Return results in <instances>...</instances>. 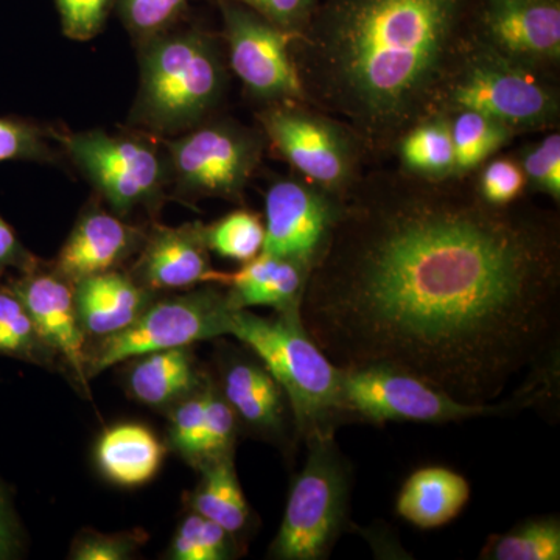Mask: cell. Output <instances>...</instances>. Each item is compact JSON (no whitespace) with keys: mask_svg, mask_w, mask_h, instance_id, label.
<instances>
[{"mask_svg":"<svg viewBox=\"0 0 560 560\" xmlns=\"http://www.w3.org/2000/svg\"><path fill=\"white\" fill-rule=\"evenodd\" d=\"M237 425V416L224 399L219 386L208 383L205 431H202L200 460H198L197 467L206 460L234 453Z\"/></svg>","mask_w":560,"mask_h":560,"instance_id":"obj_33","label":"cell"},{"mask_svg":"<svg viewBox=\"0 0 560 560\" xmlns=\"http://www.w3.org/2000/svg\"><path fill=\"white\" fill-rule=\"evenodd\" d=\"M143 241L145 235L116 213L88 209L70 232L54 270L73 285L90 276L116 270L138 253Z\"/></svg>","mask_w":560,"mask_h":560,"instance_id":"obj_17","label":"cell"},{"mask_svg":"<svg viewBox=\"0 0 560 560\" xmlns=\"http://www.w3.org/2000/svg\"><path fill=\"white\" fill-rule=\"evenodd\" d=\"M232 455L234 453L198 466L201 481L191 495L190 506L191 511L217 523L235 537L248 526L250 511Z\"/></svg>","mask_w":560,"mask_h":560,"instance_id":"obj_25","label":"cell"},{"mask_svg":"<svg viewBox=\"0 0 560 560\" xmlns=\"http://www.w3.org/2000/svg\"><path fill=\"white\" fill-rule=\"evenodd\" d=\"M21 550V528L9 492L0 481V560L16 558Z\"/></svg>","mask_w":560,"mask_h":560,"instance_id":"obj_40","label":"cell"},{"mask_svg":"<svg viewBox=\"0 0 560 560\" xmlns=\"http://www.w3.org/2000/svg\"><path fill=\"white\" fill-rule=\"evenodd\" d=\"M253 10L276 27L298 36L311 21L318 0H230Z\"/></svg>","mask_w":560,"mask_h":560,"instance_id":"obj_38","label":"cell"},{"mask_svg":"<svg viewBox=\"0 0 560 560\" xmlns=\"http://www.w3.org/2000/svg\"><path fill=\"white\" fill-rule=\"evenodd\" d=\"M261 132L302 178L345 198L363 175L355 132L308 103H272L257 113Z\"/></svg>","mask_w":560,"mask_h":560,"instance_id":"obj_9","label":"cell"},{"mask_svg":"<svg viewBox=\"0 0 560 560\" xmlns=\"http://www.w3.org/2000/svg\"><path fill=\"white\" fill-rule=\"evenodd\" d=\"M469 500L466 477L445 466H425L401 485L396 512L416 528L436 529L455 521Z\"/></svg>","mask_w":560,"mask_h":560,"instance_id":"obj_21","label":"cell"},{"mask_svg":"<svg viewBox=\"0 0 560 560\" xmlns=\"http://www.w3.org/2000/svg\"><path fill=\"white\" fill-rule=\"evenodd\" d=\"M559 375H530L506 400L467 404L415 375L383 366L341 370V411L345 423H451L515 415L555 399Z\"/></svg>","mask_w":560,"mask_h":560,"instance_id":"obj_5","label":"cell"},{"mask_svg":"<svg viewBox=\"0 0 560 560\" xmlns=\"http://www.w3.org/2000/svg\"><path fill=\"white\" fill-rule=\"evenodd\" d=\"M264 149L261 131L232 120H206L167 143L171 183L183 197L242 200Z\"/></svg>","mask_w":560,"mask_h":560,"instance_id":"obj_11","label":"cell"},{"mask_svg":"<svg viewBox=\"0 0 560 560\" xmlns=\"http://www.w3.org/2000/svg\"><path fill=\"white\" fill-rule=\"evenodd\" d=\"M478 178L471 180L482 201L495 208H506L521 200L526 189L525 176L515 158H490L478 168Z\"/></svg>","mask_w":560,"mask_h":560,"instance_id":"obj_34","label":"cell"},{"mask_svg":"<svg viewBox=\"0 0 560 560\" xmlns=\"http://www.w3.org/2000/svg\"><path fill=\"white\" fill-rule=\"evenodd\" d=\"M307 458L291 481L282 523L268 556L278 560L329 559L349 523L353 469L335 434L305 441Z\"/></svg>","mask_w":560,"mask_h":560,"instance_id":"obj_7","label":"cell"},{"mask_svg":"<svg viewBox=\"0 0 560 560\" xmlns=\"http://www.w3.org/2000/svg\"><path fill=\"white\" fill-rule=\"evenodd\" d=\"M0 355L36 364L49 363L54 355L40 340L27 308L9 283L0 285Z\"/></svg>","mask_w":560,"mask_h":560,"instance_id":"obj_28","label":"cell"},{"mask_svg":"<svg viewBox=\"0 0 560 560\" xmlns=\"http://www.w3.org/2000/svg\"><path fill=\"white\" fill-rule=\"evenodd\" d=\"M201 560H226L234 558V536L217 523L202 517L200 526Z\"/></svg>","mask_w":560,"mask_h":560,"instance_id":"obj_41","label":"cell"},{"mask_svg":"<svg viewBox=\"0 0 560 560\" xmlns=\"http://www.w3.org/2000/svg\"><path fill=\"white\" fill-rule=\"evenodd\" d=\"M311 270L298 261L260 253L241 270L228 272L224 289L235 311L270 307L275 312L301 307Z\"/></svg>","mask_w":560,"mask_h":560,"instance_id":"obj_20","label":"cell"},{"mask_svg":"<svg viewBox=\"0 0 560 560\" xmlns=\"http://www.w3.org/2000/svg\"><path fill=\"white\" fill-rule=\"evenodd\" d=\"M147 540L143 530L103 534L97 530H83L70 550V559L75 560H125L130 559L140 545Z\"/></svg>","mask_w":560,"mask_h":560,"instance_id":"obj_35","label":"cell"},{"mask_svg":"<svg viewBox=\"0 0 560 560\" xmlns=\"http://www.w3.org/2000/svg\"><path fill=\"white\" fill-rule=\"evenodd\" d=\"M201 385L190 348L140 355L128 377L131 396L153 408L175 405Z\"/></svg>","mask_w":560,"mask_h":560,"instance_id":"obj_23","label":"cell"},{"mask_svg":"<svg viewBox=\"0 0 560 560\" xmlns=\"http://www.w3.org/2000/svg\"><path fill=\"white\" fill-rule=\"evenodd\" d=\"M448 117L455 149V178L458 179L469 178L515 138L510 128L477 110H456Z\"/></svg>","mask_w":560,"mask_h":560,"instance_id":"obj_26","label":"cell"},{"mask_svg":"<svg viewBox=\"0 0 560 560\" xmlns=\"http://www.w3.org/2000/svg\"><path fill=\"white\" fill-rule=\"evenodd\" d=\"M482 560H559V515L526 518L511 530L493 534L480 551Z\"/></svg>","mask_w":560,"mask_h":560,"instance_id":"obj_27","label":"cell"},{"mask_svg":"<svg viewBox=\"0 0 560 560\" xmlns=\"http://www.w3.org/2000/svg\"><path fill=\"white\" fill-rule=\"evenodd\" d=\"M228 60L250 97L272 103H307L291 43L296 36L230 0H220Z\"/></svg>","mask_w":560,"mask_h":560,"instance_id":"obj_12","label":"cell"},{"mask_svg":"<svg viewBox=\"0 0 560 560\" xmlns=\"http://www.w3.org/2000/svg\"><path fill=\"white\" fill-rule=\"evenodd\" d=\"M477 110L515 132L555 130L560 119L559 88L552 77L482 46L469 33L442 84L434 113Z\"/></svg>","mask_w":560,"mask_h":560,"instance_id":"obj_6","label":"cell"},{"mask_svg":"<svg viewBox=\"0 0 560 560\" xmlns=\"http://www.w3.org/2000/svg\"><path fill=\"white\" fill-rule=\"evenodd\" d=\"M399 168L415 178L447 180L455 178V149L451 132V117L433 113L416 121L397 140Z\"/></svg>","mask_w":560,"mask_h":560,"instance_id":"obj_24","label":"cell"},{"mask_svg":"<svg viewBox=\"0 0 560 560\" xmlns=\"http://www.w3.org/2000/svg\"><path fill=\"white\" fill-rule=\"evenodd\" d=\"M228 86L220 44L201 31H168L140 44L139 94L132 120L161 135L209 120Z\"/></svg>","mask_w":560,"mask_h":560,"instance_id":"obj_4","label":"cell"},{"mask_svg":"<svg viewBox=\"0 0 560 560\" xmlns=\"http://www.w3.org/2000/svg\"><path fill=\"white\" fill-rule=\"evenodd\" d=\"M206 400H208V383L176 401L171 416L168 438H171L172 447L194 466H197L200 460Z\"/></svg>","mask_w":560,"mask_h":560,"instance_id":"obj_32","label":"cell"},{"mask_svg":"<svg viewBox=\"0 0 560 560\" xmlns=\"http://www.w3.org/2000/svg\"><path fill=\"white\" fill-rule=\"evenodd\" d=\"M164 455L156 434L139 423H120L106 430L95 447L98 469L124 488L149 482L160 470Z\"/></svg>","mask_w":560,"mask_h":560,"instance_id":"obj_22","label":"cell"},{"mask_svg":"<svg viewBox=\"0 0 560 560\" xmlns=\"http://www.w3.org/2000/svg\"><path fill=\"white\" fill-rule=\"evenodd\" d=\"M202 517L191 511L180 523L171 545V559L201 560L200 526Z\"/></svg>","mask_w":560,"mask_h":560,"instance_id":"obj_42","label":"cell"},{"mask_svg":"<svg viewBox=\"0 0 560 560\" xmlns=\"http://www.w3.org/2000/svg\"><path fill=\"white\" fill-rule=\"evenodd\" d=\"M150 293L128 272L113 270L81 279L73 283L81 329L97 340L124 330L145 311Z\"/></svg>","mask_w":560,"mask_h":560,"instance_id":"obj_19","label":"cell"},{"mask_svg":"<svg viewBox=\"0 0 560 560\" xmlns=\"http://www.w3.org/2000/svg\"><path fill=\"white\" fill-rule=\"evenodd\" d=\"M475 0H318L291 43L308 105L382 154L436 109Z\"/></svg>","mask_w":560,"mask_h":560,"instance_id":"obj_2","label":"cell"},{"mask_svg":"<svg viewBox=\"0 0 560 560\" xmlns=\"http://www.w3.org/2000/svg\"><path fill=\"white\" fill-rule=\"evenodd\" d=\"M131 276L150 291L186 290L197 285H226L228 272L210 261L206 226L186 223L153 230L140 246Z\"/></svg>","mask_w":560,"mask_h":560,"instance_id":"obj_16","label":"cell"},{"mask_svg":"<svg viewBox=\"0 0 560 560\" xmlns=\"http://www.w3.org/2000/svg\"><path fill=\"white\" fill-rule=\"evenodd\" d=\"M230 335L253 350L282 388L298 440L330 436L345 423L341 368L305 329L301 307L275 312L270 318L248 308L234 311Z\"/></svg>","mask_w":560,"mask_h":560,"instance_id":"obj_3","label":"cell"},{"mask_svg":"<svg viewBox=\"0 0 560 560\" xmlns=\"http://www.w3.org/2000/svg\"><path fill=\"white\" fill-rule=\"evenodd\" d=\"M517 160L521 165L526 186L560 201V135L551 130L537 142L529 143L518 151Z\"/></svg>","mask_w":560,"mask_h":560,"instance_id":"obj_30","label":"cell"},{"mask_svg":"<svg viewBox=\"0 0 560 560\" xmlns=\"http://www.w3.org/2000/svg\"><path fill=\"white\" fill-rule=\"evenodd\" d=\"M234 311L226 289L213 283L150 302L130 326L98 338L97 345L86 350L88 381L128 359L230 335Z\"/></svg>","mask_w":560,"mask_h":560,"instance_id":"obj_8","label":"cell"},{"mask_svg":"<svg viewBox=\"0 0 560 560\" xmlns=\"http://www.w3.org/2000/svg\"><path fill=\"white\" fill-rule=\"evenodd\" d=\"M38 260L24 248L16 232L0 217V278L9 270L25 271Z\"/></svg>","mask_w":560,"mask_h":560,"instance_id":"obj_39","label":"cell"},{"mask_svg":"<svg viewBox=\"0 0 560 560\" xmlns=\"http://www.w3.org/2000/svg\"><path fill=\"white\" fill-rule=\"evenodd\" d=\"M58 139L121 219L136 209L153 208L171 184L167 153L142 136L90 130Z\"/></svg>","mask_w":560,"mask_h":560,"instance_id":"obj_10","label":"cell"},{"mask_svg":"<svg viewBox=\"0 0 560 560\" xmlns=\"http://www.w3.org/2000/svg\"><path fill=\"white\" fill-rule=\"evenodd\" d=\"M305 329L338 368L407 372L467 404L559 371L560 224L467 178L363 173L313 267Z\"/></svg>","mask_w":560,"mask_h":560,"instance_id":"obj_1","label":"cell"},{"mask_svg":"<svg viewBox=\"0 0 560 560\" xmlns=\"http://www.w3.org/2000/svg\"><path fill=\"white\" fill-rule=\"evenodd\" d=\"M44 131L28 121L0 117V162L51 161Z\"/></svg>","mask_w":560,"mask_h":560,"instance_id":"obj_36","label":"cell"},{"mask_svg":"<svg viewBox=\"0 0 560 560\" xmlns=\"http://www.w3.org/2000/svg\"><path fill=\"white\" fill-rule=\"evenodd\" d=\"M219 388L238 422L256 433L282 438L289 420L293 423L285 394L259 359L230 361Z\"/></svg>","mask_w":560,"mask_h":560,"instance_id":"obj_18","label":"cell"},{"mask_svg":"<svg viewBox=\"0 0 560 560\" xmlns=\"http://www.w3.org/2000/svg\"><path fill=\"white\" fill-rule=\"evenodd\" d=\"M116 0H57L62 33L73 40H91L105 27Z\"/></svg>","mask_w":560,"mask_h":560,"instance_id":"obj_37","label":"cell"},{"mask_svg":"<svg viewBox=\"0 0 560 560\" xmlns=\"http://www.w3.org/2000/svg\"><path fill=\"white\" fill-rule=\"evenodd\" d=\"M467 33L537 72L559 69L560 0H475Z\"/></svg>","mask_w":560,"mask_h":560,"instance_id":"obj_14","label":"cell"},{"mask_svg":"<svg viewBox=\"0 0 560 560\" xmlns=\"http://www.w3.org/2000/svg\"><path fill=\"white\" fill-rule=\"evenodd\" d=\"M121 21L139 44L172 31L187 0H116Z\"/></svg>","mask_w":560,"mask_h":560,"instance_id":"obj_31","label":"cell"},{"mask_svg":"<svg viewBox=\"0 0 560 560\" xmlns=\"http://www.w3.org/2000/svg\"><path fill=\"white\" fill-rule=\"evenodd\" d=\"M206 242L210 253L245 264L259 256L264 248V221L250 210H234L206 226Z\"/></svg>","mask_w":560,"mask_h":560,"instance_id":"obj_29","label":"cell"},{"mask_svg":"<svg viewBox=\"0 0 560 560\" xmlns=\"http://www.w3.org/2000/svg\"><path fill=\"white\" fill-rule=\"evenodd\" d=\"M9 287L27 308L47 349L68 364L79 385H88L86 335L77 313L73 285L57 271L35 267L21 271Z\"/></svg>","mask_w":560,"mask_h":560,"instance_id":"obj_15","label":"cell"},{"mask_svg":"<svg viewBox=\"0 0 560 560\" xmlns=\"http://www.w3.org/2000/svg\"><path fill=\"white\" fill-rule=\"evenodd\" d=\"M345 198L302 176H279L265 194V242L261 253L283 257L313 270L340 220Z\"/></svg>","mask_w":560,"mask_h":560,"instance_id":"obj_13","label":"cell"}]
</instances>
